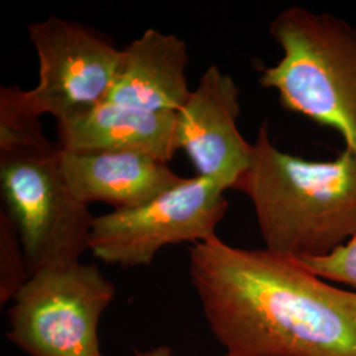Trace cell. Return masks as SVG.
Instances as JSON below:
<instances>
[{
  "instance_id": "6da1fadb",
  "label": "cell",
  "mask_w": 356,
  "mask_h": 356,
  "mask_svg": "<svg viewBox=\"0 0 356 356\" xmlns=\"http://www.w3.org/2000/svg\"><path fill=\"white\" fill-rule=\"evenodd\" d=\"M189 275L227 356H356V292L268 250L193 244Z\"/></svg>"
},
{
  "instance_id": "7a4b0ae2",
  "label": "cell",
  "mask_w": 356,
  "mask_h": 356,
  "mask_svg": "<svg viewBox=\"0 0 356 356\" xmlns=\"http://www.w3.org/2000/svg\"><path fill=\"white\" fill-rule=\"evenodd\" d=\"M235 191L254 204L266 250L289 260L332 254L356 236V152L312 161L279 149L264 122Z\"/></svg>"
},
{
  "instance_id": "3957f363",
  "label": "cell",
  "mask_w": 356,
  "mask_h": 356,
  "mask_svg": "<svg viewBox=\"0 0 356 356\" xmlns=\"http://www.w3.org/2000/svg\"><path fill=\"white\" fill-rule=\"evenodd\" d=\"M282 57L259 82L288 111L341 134L356 152V28L327 13L292 6L269 26Z\"/></svg>"
},
{
  "instance_id": "277c9868",
  "label": "cell",
  "mask_w": 356,
  "mask_h": 356,
  "mask_svg": "<svg viewBox=\"0 0 356 356\" xmlns=\"http://www.w3.org/2000/svg\"><path fill=\"white\" fill-rule=\"evenodd\" d=\"M0 188L31 276L73 266L90 251L95 216L65 182L57 147L0 152Z\"/></svg>"
},
{
  "instance_id": "5b68a950",
  "label": "cell",
  "mask_w": 356,
  "mask_h": 356,
  "mask_svg": "<svg viewBox=\"0 0 356 356\" xmlns=\"http://www.w3.org/2000/svg\"><path fill=\"white\" fill-rule=\"evenodd\" d=\"M115 296L94 263L41 270L13 300L7 339L28 356L101 355L98 327Z\"/></svg>"
},
{
  "instance_id": "8992f818",
  "label": "cell",
  "mask_w": 356,
  "mask_h": 356,
  "mask_svg": "<svg viewBox=\"0 0 356 356\" xmlns=\"http://www.w3.org/2000/svg\"><path fill=\"white\" fill-rule=\"evenodd\" d=\"M226 191L207 178H184L147 204L95 216L90 252L104 264L147 267L166 245L207 242L229 210Z\"/></svg>"
},
{
  "instance_id": "52a82bcc",
  "label": "cell",
  "mask_w": 356,
  "mask_h": 356,
  "mask_svg": "<svg viewBox=\"0 0 356 356\" xmlns=\"http://www.w3.org/2000/svg\"><path fill=\"white\" fill-rule=\"evenodd\" d=\"M38 58V86L28 91L38 114L61 122L104 102L122 49L89 26L49 16L28 26Z\"/></svg>"
},
{
  "instance_id": "ba28073f",
  "label": "cell",
  "mask_w": 356,
  "mask_h": 356,
  "mask_svg": "<svg viewBox=\"0 0 356 356\" xmlns=\"http://www.w3.org/2000/svg\"><path fill=\"white\" fill-rule=\"evenodd\" d=\"M241 90L232 76L210 65L198 86L176 113L179 149L185 151L198 177L234 189L250 168L252 143L238 128Z\"/></svg>"
},
{
  "instance_id": "9c48e42d",
  "label": "cell",
  "mask_w": 356,
  "mask_h": 356,
  "mask_svg": "<svg viewBox=\"0 0 356 356\" xmlns=\"http://www.w3.org/2000/svg\"><path fill=\"white\" fill-rule=\"evenodd\" d=\"M57 161L78 201L88 206L104 202L114 210L147 204L184 179L169 163L138 151L72 152L57 148Z\"/></svg>"
},
{
  "instance_id": "30bf717a",
  "label": "cell",
  "mask_w": 356,
  "mask_h": 356,
  "mask_svg": "<svg viewBox=\"0 0 356 356\" xmlns=\"http://www.w3.org/2000/svg\"><path fill=\"white\" fill-rule=\"evenodd\" d=\"M189 51L182 38L149 28L122 49L107 102L147 113H173L191 97Z\"/></svg>"
},
{
  "instance_id": "8fae6325",
  "label": "cell",
  "mask_w": 356,
  "mask_h": 356,
  "mask_svg": "<svg viewBox=\"0 0 356 356\" xmlns=\"http://www.w3.org/2000/svg\"><path fill=\"white\" fill-rule=\"evenodd\" d=\"M57 148L72 152L138 151L169 163L179 151L176 114L99 103L57 122Z\"/></svg>"
},
{
  "instance_id": "7c38bea8",
  "label": "cell",
  "mask_w": 356,
  "mask_h": 356,
  "mask_svg": "<svg viewBox=\"0 0 356 356\" xmlns=\"http://www.w3.org/2000/svg\"><path fill=\"white\" fill-rule=\"evenodd\" d=\"M41 115L19 86L0 89V152L51 145L40 123Z\"/></svg>"
},
{
  "instance_id": "4fadbf2b",
  "label": "cell",
  "mask_w": 356,
  "mask_h": 356,
  "mask_svg": "<svg viewBox=\"0 0 356 356\" xmlns=\"http://www.w3.org/2000/svg\"><path fill=\"white\" fill-rule=\"evenodd\" d=\"M31 279L24 248L11 216L0 210V305L13 301Z\"/></svg>"
},
{
  "instance_id": "5bb4252c",
  "label": "cell",
  "mask_w": 356,
  "mask_h": 356,
  "mask_svg": "<svg viewBox=\"0 0 356 356\" xmlns=\"http://www.w3.org/2000/svg\"><path fill=\"white\" fill-rule=\"evenodd\" d=\"M293 261L323 280L342 282L356 289V236L327 256Z\"/></svg>"
},
{
  "instance_id": "9a60e30c",
  "label": "cell",
  "mask_w": 356,
  "mask_h": 356,
  "mask_svg": "<svg viewBox=\"0 0 356 356\" xmlns=\"http://www.w3.org/2000/svg\"><path fill=\"white\" fill-rule=\"evenodd\" d=\"M98 356H103L102 354ZM135 356H176L175 351L165 344H161V346H157L154 348H151L148 351H143V353H136Z\"/></svg>"
},
{
  "instance_id": "2e32d148",
  "label": "cell",
  "mask_w": 356,
  "mask_h": 356,
  "mask_svg": "<svg viewBox=\"0 0 356 356\" xmlns=\"http://www.w3.org/2000/svg\"><path fill=\"white\" fill-rule=\"evenodd\" d=\"M225 356H227V355H225Z\"/></svg>"
}]
</instances>
